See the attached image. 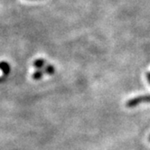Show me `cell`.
I'll return each instance as SVG.
<instances>
[{
  "label": "cell",
  "mask_w": 150,
  "mask_h": 150,
  "mask_svg": "<svg viewBox=\"0 0 150 150\" xmlns=\"http://www.w3.org/2000/svg\"><path fill=\"white\" fill-rule=\"evenodd\" d=\"M143 102H150V95L147 96H139V97L131 99L129 100H127L126 103V106L127 108H133V107L143 103Z\"/></svg>",
  "instance_id": "1"
},
{
  "label": "cell",
  "mask_w": 150,
  "mask_h": 150,
  "mask_svg": "<svg viewBox=\"0 0 150 150\" xmlns=\"http://www.w3.org/2000/svg\"><path fill=\"white\" fill-rule=\"evenodd\" d=\"M0 70L3 71L4 76L6 77L10 72V65L6 62H0Z\"/></svg>",
  "instance_id": "2"
},
{
  "label": "cell",
  "mask_w": 150,
  "mask_h": 150,
  "mask_svg": "<svg viewBox=\"0 0 150 150\" xmlns=\"http://www.w3.org/2000/svg\"><path fill=\"white\" fill-rule=\"evenodd\" d=\"M45 64V60H42V59H37L34 62V67L38 68V69H41V68L44 67Z\"/></svg>",
  "instance_id": "3"
},
{
  "label": "cell",
  "mask_w": 150,
  "mask_h": 150,
  "mask_svg": "<svg viewBox=\"0 0 150 150\" xmlns=\"http://www.w3.org/2000/svg\"><path fill=\"white\" fill-rule=\"evenodd\" d=\"M44 71L45 73H47L48 75H52L53 73L55 72V69H54V67L52 65V64H48V65L45 67V69Z\"/></svg>",
  "instance_id": "4"
},
{
  "label": "cell",
  "mask_w": 150,
  "mask_h": 150,
  "mask_svg": "<svg viewBox=\"0 0 150 150\" xmlns=\"http://www.w3.org/2000/svg\"><path fill=\"white\" fill-rule=\"evenodd\" d=\"M44 72L42 71H36L34 74H33V79L34 80H40L42 76H44Z\"/></svg>",
  "instance_id": "5"
},
{
  "label": "cell",
  "mask_w": 150,
  "mask_h": 150,
  "mask_svg": "<svg viewBox=\"0 0 150 150\" xmlns=\"http://www.w3.org/2000/svg\"><path fill=\"white\" fill-rule=\"evenodd\" d=\"M146 79H147L148 82L150 83V72H147L146 73Z\"/></svg>",
  "instance_id": "6"
},
{
  "label": "cell",
  "mask_w": 150,
  "mask_h": 150,
  "mask_svg": "<svg viewBox=\"0 0 150 150\" xmlns=\"http://www.w3.org/2000/svg\"><path fill=\"white\" fill-rule=\"evenodd\" d=\"M6 81V76H2L0 77V82H4Z\"/></svg>",
  "instance_id": "7"
},
{
  "label": "cell",
  "mask_w": 150,
  "mask_h": 150,
  "mask_svg": "<svg viewBox=\"0 0 150 150\" xmlns=\"http://www.w3.org/2000/svg\"><path fill=\"white\" fill-rule=\"evenodd\" d=\"M148 140H149V142H150V136H149V138H148Z\"/></svg>",
  "instance_id": "8"
}]
</instances>
